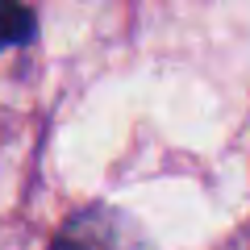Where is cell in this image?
Returning <instances> with one entry per match:
<instances>
[{"instance_id": "1", "label": "cell", "mask_w": 250, "mask_h": 250, "mask_svg": "<svg viewBox=\"0 0 250 250\" xmlns=\"http://www.w3.org/2000/svg\"><path fill=\"white\" fill-rule=\"evenodd\" d=\"M50 250H125L121 242V225L104 213H88L62 225V233L54 238Z\"/></svg>"}, {"instance_id": "2", "label": "cell", "mask_w": 250, "mask_h": 250, "mask_svg": "<svg viewBox=\"0 0 250 250\" xmlns=\"http://www.w3.org/2000/svg\"><path fill=\"white\" fill-rule=\"evenodd\" d=\"M34 38V13L21 0H0V50L25 46Z\"/></svg>"}]
</instances>
